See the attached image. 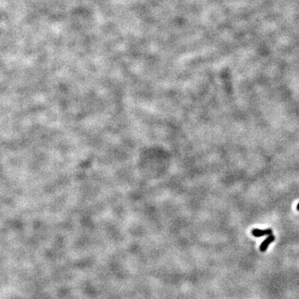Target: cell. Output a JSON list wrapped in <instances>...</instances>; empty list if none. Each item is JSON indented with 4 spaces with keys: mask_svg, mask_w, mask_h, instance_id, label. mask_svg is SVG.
Returning <instances> with one entry per match:
<instances>
[{
    "mask_svg": "<svg viewBox=\"0 0 299 299\" xmlns=\"http://www.w3.org/2000/svg\"><path fill=\"white\" fill-rule=\"evenodd\" d=\"M272 230L269 229H264V230H261V229H254L252 230V234L254 237H262L263 235H271L272 234Z\"/></svg>",
    "mask_w": 299,
    "mask_h": 299,
    "instance_id": "obj_2",
    "label": "cell"
},
{
    "mask_svg": "<svg viewBox=\"0 0 299 299\" xmlns=\"http://www.w3.org/2000/svg\"><path fill=\"white\" fill-rule=\"evenodd\" d=\"M274 240H275V237H274V235H269V237L261 244L260 247H259V250H260L261 252H265L268 249V248H269V244H271V243H273Z\"/></svg>",
    "mask_w": 299,
    "mask_h": 299,
    "instance_id": "obj_1",
    "label": "cell"
},
{
    "mask_svg": "<svg viewBox=\"0 0 299 299\" xmlns=\"http://www.w3.org/2000/svg\"><path fill=\"white\" fill-rule=\"evenodd\" d=\"M297 208H298V211H299V204H298V207H297Z\"/></svg>",
    "mask_w": 299,
    "mask_h": 299,
    "instance_id": "obj_3",
    "label": "cell"
}]
</instances>
